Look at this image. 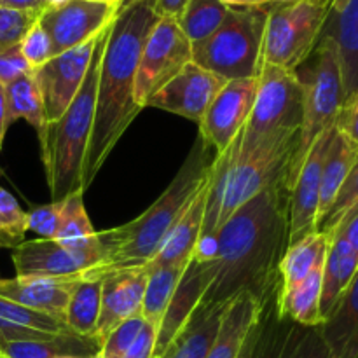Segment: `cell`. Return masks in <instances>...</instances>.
Masks as SVG:
<instances>
[{"mask_svg":"<svg viewBox=\"0 0 358 358\" xmlns=\"http://www.w3.org/2000/svg\"><path fill=\"white\" fill-rule=\"evenodd\" d=\"M287 178L245 203L217 233L206 261L213 280L203 294L199 310L224 308L238 294L248 292L262 304L282 287L280 261L289 248Z\"/></svg>","mask_w":358,"mask_h":358,"instance_id":"1","label":"cell"},{"mask_svg":"<svg viewBox=\"0 0 358 358\" xmlns=\"http://www.w3.org/2000/svg\"><path fill=\"white\" fill-rule=\"evenodd\" d=\"M156 0H138L115 14L108 28L98 77L94 121L83 164V191L100 173L114 147L142 108L135 101V77L147 37L159 16Z\"/></svg>","mask_w":358,"mask_h":358,"instance_id":"2","label":"cell"},{"mask_svg":"<svg viewBox=\"0 0 358 358\" xmlns=\"http://www.w3.org/2000/svg\"><path fill=\"white\" fill-rule=\"evenodd\" d=\"M215 156L210 143L198 135L178 173L150 208L131 222L96 233L103 250V261L84 273L80 280H101L107 273L143 268L152 261L192 199L208 182Z\"/></svg>","mask_w":358,"mask_h":358,"instance_id":"3","label":"cell"},{"mask_svg":"<svg viewBox=\"0 0 358 358\" xmlns=\"http://www.w3.org/2000/svg\"><path fill=\"white\" fill-rule=\"evenodd\" d=\"M299 143L297 135L282 136L255 147L250 152H240L236 143L217 154L208 182L201 236L196 247V259H208L220 227L250 199L273 184L287 178L290 163Z\"/></svg>","mask_w":358,"mask_h":358,"instance_id":"4","label":"cell"},{"mask_svg":"<svg viewBox=\"0 0 358 358\" xmlns=\"http://www.w3.org/2000/svg\"><path fill=\"white\" fill-rule=\"evenodd\" d=\"M108 28L110 24L98 37L86 79L79 93L76 94L65 114L56 122L48 124L45 140L41 143L42 163L52 201H59L72 192L83 191V164L93 129L100 63L108 37Z\"/></svg>","mask_w":358,"mask_h":358,"instance_id":"5","label":"cell"},{"mask_svg":"<svg viewBox=\"0 0 358 358\" xmlns=\"http://www.w3.org/2000/svg\"><path fill=\"white\" fill-rule=\"evenodd\" d=\"M266 7H231L219 30L192 44V62L224 80L259 77L262 69Z\"/></svg>","mask_w":358,"mask_h":358,"instance_id":"6","label":"cell"},{"mask_svg":"<svg viewBox=\"0 0 358 358\" xmlns=\"http://www.w3.org/2000/svg\"><path fill=\"white\" fill-rule=\"evenodd\" d=\"M311 55H313V63L306 70V77L297 73L304 87V112L303 124L299 129V143L287 171L289 189H292L294 180L311 145L317 142L322 133L334 128L339 110L346 100L338 48L334 41L331 37H320Z\"/></svg>","mask_w":358,"mask_h":358,"instance_id":"7","label":"cell"},{"mask_svg":"<svg viewBox=\"0 0 358 358\" xmlns=\"http://www.w3.org/2000/svg\"><path fill=\"white\" fill-rule=\"evenodd\" d=\"M304 87L297 72L262 65L254 108L245 128L234 138L240 152L282 136L297 135L303 124Z\"/></svg>","mask_w":358,"mask_h":358,"instance_id":"8","label":"cell"},{"mask_svg":"<svg viewBox=\"0 0 358 358\" xmlns=\"http://www.w3.org/2000/svg\"><path fill=\"white\" fill-rule=\"evenodd\" d=\"M331 6V0L269 6L262 41V65L297 72L317 48Z\"/></svg>","mask_w":358,"mask_h":358,"instance_id":"9","label":"cell"},{"mask_svg":"<svg viewBox=\"0 0 358 358\" xmlns=\"http://www.w3.org/2000/svg\"><path fill=\"white\" fill-rule=\"evenodd\" d=\"M103 261L98 236L77 241L37 240L23 241L13 250L17 276L37 278H80Z\"/></svg>","mask_w":358,"mask_h":358,"instance_id":"10","label":"cell"},{"mask_svg":"<svg viewBox=\"0 0 358 358\" xmlns=\"http://www.w3.org/2000/svg\"><path fill=\"white\" fill-rule=\"evenodd\" d=\"M276 289L262 304L250 358H336L320 327H303L278 313Z\"/></svg>","mask_w":358,"mask_h":358,"instance_id":"11","label":"cell"},{"mask_svg":"<svg viewBox=\"0 0 358 358\" xmlns=\"http://www.w3.org/2000/svg\"><path fill=\"white\" fill-rule=\"evenodd\" d=\"M192 62V44L178 23L170 17H159L147 37L140 55L135 77V101L140 108L152 94L170 83L185 65Z\"/></svg>","mask_w":358,"mask_h":358,"instance_id":"12","label":"cell"},{"mask_svg":"<svg viewBox=\"0 0 358 358\" xmlns=\"http://www.w3.org/2000/svg\"><path fill=\"white\" fill-rule=\"evenodd\" d=\"M115 14L117 9L108 3L66 0L48 7L38 17V24L51 41L52 56H58L98 37L114 21Z\"/></svg>","mask_w":358,"mask_h":358,"instance_id":"13","label":"cell"},{"mask_svg":"<svg viewBox=\"0 0 358 358\" xmlns=\"http://www.w3.org/2000/svg\"><path fill=\"white\" fill-rule=\"evenodd\" d=\"M259 77L227 80L213 98L205 117L199 122V135L210 143L215 154L226 152L245 128L254 108Z\"/></svg>","mask_w":358,"mask_h":358,"instance_id":"14","label":"cell"},{"mask_svg":"<svg viewBox=\"0 0 358 358\" xmlns=\"http://www.w3.org/2000/svg\"><path fill=\"white\" fill-rule=\"evenodd\" d=\"M98 37L77 45L70 51L62 52V55L52 56L45 65L35 70V76L41 84L42 98H44L48 124L58 121L65 114L69 105L72 103L76 94L79 93L80 86L86 79Z\"/></svg>","mask_w":358,"mask_h":358,"instance_id":"15","label":"cell"},{"mask_svg":"<svg viewBox=\"0 0 358 358\" xmlns=\"http://www.w3.org/2000/svg\"><path fill=\"white\" fill-rule=\"evenodd\" d=\"M226 83L227 80L191 62L170 83L152 94L145 107L171 112L199 124L212 105L213 98Z\"/></svg>","mask_w":358,"mask_h":358,"instance_id":"16","label":"cell"},{"mask_svg":"<svg viewBox=\"0 0 358 358\" xmlns=\"http://www.w3.org/2000/svg\"><path fill=\"white\" fill-rule=\"evenodd\" d=\"M334 136V128L322 133L308 150L299 173L290 189L289 199V245L317 233L318 203H320L322 168L329 145Z\"/></svg>","mask_w":358,"mask_h":358,"instance_id":"17","label":"cell"},{"mask_svg":"<svg viewBox=\"0 0 358 358\" xmlns=\"http://www.w3.org/2000/svg\"><path fill=\"white\" fill-rule=\"evenodd\" d=\"M147 282L149 273L145 268L119 269L101 278L100 317L93 336L100 346L117 325L142 315Z\"/></svg>","mask_w":358,"mask_h":358,"instance_id":"18","label":"cell"},{"mask_svg":"<svg viewBox=\"0 0 358 358\" xmlns=\"http://www.w3.org/2000/svg\"><path fill=\"white\" fill-rule=\"evenodd\" d=\"M213 280V269L206 259H196L192 255L187 269L182 275L180 283L175 290L173 297L170 301L166 313H164L161 327L157 331L156 346H154L152 358H161L175 336L184 329L189 318L192 317L201 303L203 294L210 287Z\"/></svg>","mask_w":358,"mask_h":358,"instance_id":"19","label":"cell"},{"mask_svg":"<svg viewBox=\"0 0 358 358\" xmlns=\"http://www.w3.org/2000/svg\"><path fill=\"white\" fill-rule=\"evenodd\" d=\"M79 282L80 278H37L16 275L14 278H0V297L63 322L70 296Z\"/></svg>","mask_w":358,"mask_h":358,"instance_id":"20","label":"cell"},{"mask_svg":"<svg viewBox=\"0 0 358 358\" xmlns=\"http://www.w3.org/2000/svg\"><path fill=\"white\" fill-rule=\"evenodd\" d=\"M212 175V173H210ZM210 182V178H208ZM208 182L201 187V191L196 194L189 208L178 220L177 226L171 229L168 238L164 240L163 247L159 248L154 259L147 262L143 268L147 273L157 271V269L168 268V266L182 264V262H189L194 255L196 247L199 243V236H201L203 227V217H205L206 208V198H208Z\"/></svg>","mask_w":358,"mask_h":358,"instance_id":"21","label":"cell"},{"mask_svg":"<svg viewBox=\"0 0 358 358\" xmlns=\"http://www.w3.org/2000/svg\"><path fill=\"white\" fill-rule=\"evenodd\" d=\"M262 303L248 292H241L226 304L219 332L206 358H238L248 336L261 318Z\"/></svg>","mask_w":358,"mask_h":358,"instance_id":"22","label":"cell"},{"mask_svg":"<svg viewBox=\"0 0 358 358\" xmlns=\"http://www.w3.org/2000/svg\"><path fill=\"white\" fill-rule=\"evenodd\" d=\"M320 37H331L338 48L345 96L358 93V0H348L339 13L329 10Z\"/></svg>","mask_w":358,"mask_h":358,"instance_id":"23","label":"cell"},{"mask_svg":"<svg viewBox=\"0 0 358 358\" xmlns=\"http://www.w3.org/2000/svg\"><path fill=\"white\" fill-rule=\"evenodd\" d=\"M329 247L324 264V282H322L320 311L325 320L338 306L339 299L358 271V254L350 247L346 238L339 231L327 234Z\"/></svg>","mask_w":358,"mask_h":358,"instance_id":"24","label":"cell"},{"mask_svg":"<svg viewBox=\"0 0 358 358\" xmlns=\"http://www.w3.org/2000/svg\"><path fill=\"white\" fill-rule=\"evenodd\" d=\"M66 332L63 322L0 297V343L45 341Z\"/></svg>","mask_w":358,"mask_h":358,"instance_id":"25","label":"cell"},{"mask_svg":"<svg viewBox=\"0 0 358 358\" xmlns=\"http://www.w3.org/2000/svg\"><path fill=\"white\" fill-rule=\"evenodd\" d=\"M324 261L318 262L313 271L287 292L278 294V313L290 318L303 327H320L324 325L320 311L322 282H324Z\"/></svg>","mask_w":358,"mask_h":358,"instance_id":"26","label":"cell"},{"mask_svg":"<svg viewBox=\"0 0 358 358\" xmlns=\"http://www.w3.org/2000/svg\"><path fill=\"white\" fill-rule=\"evenodd\" d=\"M226 308V306H224ZM224 308L196 310L161 358H206L219 332Z\"/></svg>","mask_w":358,"mask_h":358,"instance_id":"27","label":"cell"},{"mask_svg":"<svg viewBox=\"0 0 358 358\" xmlns=\"http://www.w3.org/2000/svg\"><path fill=\"white\" fill-rule=\"evenodd\" d=\"M358 159V147L350 142L345 135L334 128V136L329 145L327 156H325L324 168H322V182H320V203H318V222L324 219L325 213L334 203L339 189L345 184L346 177L352 171L353 164Z\"/></svg>","mask_w":358,"mask_h":358,"instance_id":"28","label":"cell"},{"mask_svg":"<svg viewBox=\"0 0 358 358\" xmlns=\"http://www.w3.org/2000/svg\"><path fill=\"white\" fill-rule=\"evenodd\" d=\"M6 98L9 124L16 122L17 119H24L37 131L38 143L44 142L48 133V119H45L44 98L35 70L6 84Z\"/></svg>","mask_w":358,"mask_h":358,"instance_id":"29","label":"cell"},{"mask_svg":"<svg viewBox=\"0 0 358 358\" xmlns=\"http://www.w3.org/2000/svg\"><path fill=\"white\" fill-rule=\"evenodd\" d=\"M329 236L324 233H311L303 240L289 245L280 261V280H282V292H287L292 287L299 285L320 261L327 255Z\"/></svg>","mask_w":358,"mask_h":358,"instance_id":"30","label":"cell"},{"mask_svg":"<svg viewBox=\"0 0 358 358\" xmlns=\"http://www.w3.org/2000/svg\"><path fill=\"white\" fill-rule=\"evenodd\" d=\"M100 343L94 338L66 334L45 341L0 343V353L7 358H55L62 355H94L100 353Z\"/></svg>","mask_w":358,"mask_h":358,"instance_id":"31","label":"cell"},{"mask_svg":"<svg viewBox=\"0 0 358 358\" xmlns=\"http://www.w3.org/2000/svg\"><path fill=\"white\" fill-rule=\"evenodd\" d=\"M189 262L168 266V268L149 273V282H147L142 303V318L145 324H149L156 331H159L164 313L170 306L171 297H173Z\"/></svg>","mask_w":358,"mask_h":358,"instance_id":"32","label":"cell"},{"mask_svg":"<svg viewBox=\"0 0 358 358\" xmlns=\"http://www.w3.org/2000/svg\"><path fill=\"white\" fill-rule=\"evenodd\" d=\"M101 280H80L70 296L65 320L70 332L83 338H93L100 317Z\"/></svg>","mask_w":358,"mask_h":358,"instance_id":"33","label":"cell"},{"mask_svg":"<svg viewBox=\"0 0 358 358\" xmlns=\"http://www.w3.org/2000/svg\"><path fill=\"white\" fill-rule=\"evenodd\" d=\"M229 9L222 0H189L177 23L191 44H199L219 30Z\"/></svg>","mask_w":358,"mask_h":358,"instance_id":"34","label":"cell"},{"mask_svg":"<svg viewBox=\"0 0 358 358\" xmlns=\"http://www.w3.org/2000/svg\"><path fill=\"white\" fill-rule=\"evenodd\" d=\"M83 194V191H77L63 199L58 234H56L55 240L77 241L86 240V238H91L96 234L90 217H87L86 208H84Z\"/></svg>","mask_w":358,"mask_h":358,"instance_id":"35","label":"cell"},{"mask_svg":"<svg viewBox=\"0 0 358 358\" xmlns=\"http://www.w3.org/2000/svg\"><path fill=\"white\" fill-rule=\"evenodd\" d=\"M28 213L21 210L14 196L0 187V248H14L24 241Z\"/></svg>","mask_w":358,"mask_h":358,"instance_id":"36","label":"cell"},{"mask_svg":"<svg viewBox=\"0 0 358 358\" xmlns=\"http://www.w3.org/2000/svg\"><path fill=\"white\" fill-rule=\"evenodd\" d=\"M358 206V159L353 164L352 171L346 177L345 184L339 189L338 196H336L334 203L329 208V212L325 213L324 219L318 222L317 231L318 233L329 234L331 231H334L336 227L341 224V220L348 215L352 210H355Z\"/></svg>","mask_w":358,"mask_h":358,"instance_id":"37","label":"cell"},{"mask_svg":"<svg viewBox=\"0 0 358 358\" xmlns=\"http://www.w3.org/2000/svg\"><path fill=\"white\" fill-rule=\"evenodd\" d=\"M42 13L14 10L0 7V55L21 44L24 35L38 21Z\"/></svg>","mask_w":358,"mask_h":358,"instance_id":"38","label":"cell"},{"mask_svg":"<svg viewBox=\"0 0 358 358\" xmlns=\"http://www.w3.org/2000/svg\"><path fill=\"white\" fill-rule=\"evenodd\" d=\"M142 315L122 322L107 336L100 348V358H122L126 355L143 327Z\"/></svg>","mask_w":358,"mask_h":358,"instance_id":"39","label":"cell"},{"mask_svg":"<svg viewBox=\"0 0 358 358\" xmlns=\"http://www.w3.org/2000/svg\"><path fill=\"white\" fill-rule=\"evenodd\" d=\"M20 49L23 58L27 59V63L34 70L41 69L42 65H45V63L52 58L51 41H49L44 28L38 24V21L28 30V34L24 35L23 41H21L20 44Z\"/></svg>","mask_w":358,"mask_h":358,"instance_id":"40","label":"cell"},{"mask_svg":"<svg viewBox=\"0 0 358 358\" xmlns=\"http://www.w3.org/2000/svg\"><path fill=\"white\" fill-rule=\"evenodd\" d=\"M63 199L51 201L28 212V231H34L44 240H55L58 234L59 217H62Z\"/></svg>","mask_w":358,"mask_h":358,"instance_id":"41","label":"cell"},{"mask_svg":"<svg viewBox=\"0 0 358 358\" xmlns=\"http://www.w3.org/2000/svg\"><path fill=\"white\" fill-rule=\"evenodd\" d=\"M334 128L358 147V93L346 98L336 119Z\"/></svg>","mask_w":358,"mask_h":358,"instance_id":"42","label":"cell"},{"mask_svg":"<svg viewBox=\"0 0 358 358\" xmlns=\"http://www.w3.org/2000/svg\"><path fill=\"white\" fill-rule=\"evenodd\" d=\"M30 72H34V69L23 58L20 45L0 55V83L2 84L13 83L14 79Z\"/></svg>","mask_w":358,"mask_h":358,"instance_id":"43","label":"cell"},{"mask_svg":"<svg viewBox=\"0 0 358 358\" xmlns=\"http://www.w3.org/2000/svg\"><path fill=\"white\" fill-rule=\"evenodd\" d=\"M157 331L150 327L149 324H143L142 331H140L138 338L131 345V348L126 352L122 358H152L154 355V346H156Z\"/></svg>","mask_w":358,"mask_h":358,"instance_id":"44","label":"cell"},{"mask_svg":"<svg viewBox=\"0 0 358 358\" xmlns=\"http://www.w3.org/2000/svg\"><path fill=\"white\" fill-rule=\"evenodd\" d=\"M334 231H339V233L346 238L350 247L358 254V206L341 220V224H339Z\"/></svg>","mask_w":358,"mask_h":358,"instance_id":"45","label":"cell"},{"mask_svg":"<svg viewBox=\"0 0 358 358\" xmlns=\"http://www.w3.org/2000/svg\"><path fill=\"white\" fill-rule=\"evenodd\" d=\"M189 0H156L154 10L159 17H170V20L178 21L187 7Z\"/></svg>","mask_w":358,"mask_h":358,"instance_id":"46","label":"cell"},{"mask_svg":"<svg viewBox=\"0 0 358 358\" xmlns=\"http://www.w3.org/2000/svg\"><path fill=\"white\" fill-rule=\"evenodd\" d=\"M0 7L14 10H34V13H44L48 9L45 0H0Z\"/></svg>","mask_w":358,"mask_h":358,"instance_id":"47","label":"cell"},{"mask_svg":"<svg viewBox=\"0 0 358 358\" xmlns=\"http://www.w3.org/2000/svg\"><path fill=\"white\" fill-rule=\"evenodd\" d=\"M9 110H7L6 84L0 83V150H2L3 138H6L7 128H9Z\"/></svg>","mask_w":358,"mask_h":358,"instance_id":"48","label":"cell"},{"mask_svg":"<svg viewBox=\"0 0 358 358\" xmlns=\"http://www.w3.org/2000/svg\"><path fill=\"white\" fill-rule=\"evenodd\" d=\"M229 7H266L268 0H222Z\"/></svg>","mask_w":358,"mask_h":358,"instance_id":"49","label":"cell"},{"mask_svg":"<svg viewBox=\"0 0 358 358\" xmlns=\"http://www.w3.org/2000/svg\"><path fill=\"white\" fill-rule=\"evenodd\" d=\"M252 343H254V331H252L250 336H248L247 343H245L243 350H241L240 357H238V358H250V355H252Z\"/></svg>","mask_w":358,"mask_h":358,"instance_id":"50","label":"cell"},{"mask_svg":"<svg viewBox=\"0 0 358 358\" xmlns=\"http://www.w3.org/2000/svg\"><path fill=\"white\" fill-rule=\"evenodd\" d=\"M346 3H348V0H332L331 10H334V13H339V10L345 9Z\"/></svg>","mask_w":358,"mask_h":358,"instance_id":"51","label":"cell"},{"mask_svg":"<svg viewBox=\"0 0 358 358\" xmlns=\"http://www.w3.org/2000/svg\"><path fill=\"white\" fill-rule=\"evenodd\" d=\"M136 2H138V0H121V2H119V7H117V13L128 9V7H131L133 3H136Z\"/></svg>","mask_w":358,"mask_h":358,"instance_id":"52","label":"cell"},{"mask_svg":"<svg viewBox=\"0 0 358 358\" xmlns=\"http://www.w3.org/2000/svg\"><path fill=\"white\" fill-rule=\"evenodd\" d=\"M55 358H100V353H94V355H62Z\"/></svg>","mask_w":358,"mask_h":358,"instance_id":"53","label":"cell"},{"mask_svg":"<svg viewBox=\"0 0 358 358\" xmlns=\"http://www.w3.org/2000/svg\"><path fill=\"white\" fill-rule=\"evenodd\" d=\"M90 2H101V3H108V6H114L115 9H117V7H119V2H121V0H90Z\"/></svg>","mask_w":358,"mask_h":358,"instance_id":"54","label":"cell"},{"mask_svg":"<svg viewBox=\"0 0 358 358\" xmlns=\"http://www.w3.org/2000/svg\"><path fill=\"white\" fill-rule=\"evenodd\" d=\"M292 2H301V0H268L269 6H273V3H292Z\"/></svg>","mask_w":358,"mask_h":358,"instance_id":"55","label":"cell"},{"mask_svg":"<svg viewBox=\"0 0 358 358\" xmlns=\"http://www.w3.org/2000/svg\"><path fill=\"white\" fill-rule=\"evenodd\" d=\"M48 2V7H55V6H59V3L66 2V0H45Z\"/></svg>","mask_w":358,"mask_h":358,"instance_id":"56","label":"cell"},{"mask_svg":"<svg viewBox=\"0 0 358 358\" xmlns=\"http://www.w3.org/2000/svg\"><path fill=\"white\" fill-rule=\"evenodd\" d=\"M0 358H7L6 355H3V353H0Z\"/></svg>","mask_w":358,"mask_h":358,"instance_id":"57","label":"cell"}]
</instances>
